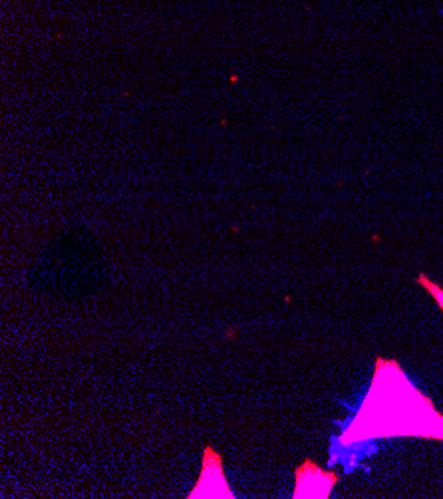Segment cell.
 Instances as JSON below:
<instances>
[{"label":"cell","mask_w":443,"mask_h":499,"mask_svg":"<svg viewBox=\"0 0 443 499\" xmlns=\"http://www.w3.org/2000/svg\"><path fill=\"white\" fill-rule=\"evenodd\" d=\"M417 284H419V287H424L425 291H427V292H429V294H432V297H434V301L437 302L439 311L443 312V289H442V287H439V284H435L434 281H432V279H427V277H425L424 273L417 277Z\"/></svg>","instance_id":"obj_4"},{"label":"cell","mask_w":443,"mask_h":499,"mask_svg":"<svg viewBox=\"0 0 443 499\" xmlns=\"http://www.w3.org/2000/svg\"><path fill=\"white\" fill-rule=\"evenodd\" d=\"M387 438L443 440V414L410 382L397 360L376 358L368 392L336 443L344 450Z\"/></svg>","instance_id":"obj_1"},{"label":"cell","mask_w":443,"mask_h":499,"mask_svg":"<svg viewBox=\"0 0 443 499\" xmlns=\"http://www.w3.org/2000/svg\"><path fill=\"white\" fill-rule=\"evenodd\" d=\"M338 481L336 473L324 471L312 460L304 462L294 470V499H326L330 498V491L334 490Z\"/></svg>","instance_id":"obj_3"},{"label":"cell","mask_w":443,"mask_h":499,"mask_svg":"<svg viewBox=\"0 0 443 499\" xmlns=\"http://www.w3.org/2000/svg\"><path fill=\"white\" fill-rule=\"evenodd\" d=\"M189 499H233L235 493L229 488L223 471V460L221 453L215 452L211 446H205L203 450V463L201 473L195 483V488L189 491Z\"/></svg>","instance_id":"obj_2"}]
</instances>
